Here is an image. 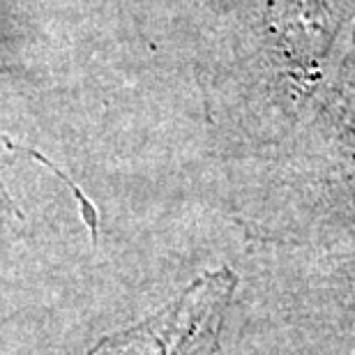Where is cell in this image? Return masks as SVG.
<instances>
[{"instance_id": "6da1fadb", "label": "cell", "mask_w": 355, "mask_h": 355, "mask_svg": "<svg viewBox=\"0 0 355 355\" xmlns=\"http://www.w3.org/2000/svg\"><path fill=\"white\" fill-rule=\"evenodd\" d=\"M19 148H21V146H19ZM21 150H26L28 155H31L33 159L42 162V164L51 168V171H53L55 175L60 178V180H65V184H67V187L74 191V196H76V198H79V203H81V215H83V219H86L88 229H90L92 243H97V226H99V224H97V210H95V205H92V203L88 201V198L83 196V191H81L79 187H76V184H74V180H69V178H67L65 173H62L60 168L55 166V164H51V162H49V159L44 157V155H42V153H37V150H31V148H21Z\"/></svg>"}]
</instances>
